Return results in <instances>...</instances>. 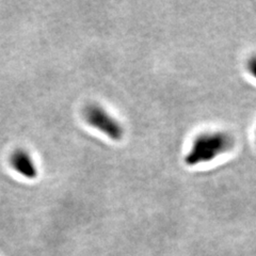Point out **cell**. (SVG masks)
I'll return each instance as SVG.
<instances>
[{"mask_svg": "<svg viewBox=\"0 0 256 256\" xmlns=\"http://www.w3.org/2000/svg\"><path fill=\"white\" fill-rule=\"evenodd\" d=\"M84 116L88 124L105 134L111 140L120 141L123 138V126L100 106H86L84 111Z\"/></svg>", "mask_w": 256, "mask_h": 256, "instance_id": "2", "label": "cell"}, {"mask_svg": "<svg viewBox=\"0 0 256 256\" xmlns=\"http://www.w3.org/2000/svg\"><path fill=\"white\" fill-rule=\"evenodd\" d=\"M10 164L13 169L28 180H34L38 176V169L31 156L24 150H16L11 155Z\"/></svg>", "mask_w": 256, "mask_h": 256, "instance_id": "3", "label": "cell"}, {"mask_svg": "<svg viewBox=\"0 0 256 256\" xmlns=\"http://www.w3.org/2000/svg\"><path fill=\"white\" fill-rule=\"evenodd\" d=\"M246 70L256 79V54L252 56L246 62Z\"/></svg>", "mask_w": 256, "mask_h": 256, "instance_id": "4", "label": "cell"}, {"mask_svg": "<svg viewBox=\"0 0 256 256\" xmlns=\"http://www.w3.org/2000/svg\"><path fill=\"white\" fill-rule=\"evenodd\" d=\"M235 146L233 136L226 132H207L198 134L191 143V148L185 156L188 166L210 162L228 153Z\"/></svg>", "mask_w": 256, "mask_h": 256, "instance_id": "1", "label": "cell"}]
</instances>
